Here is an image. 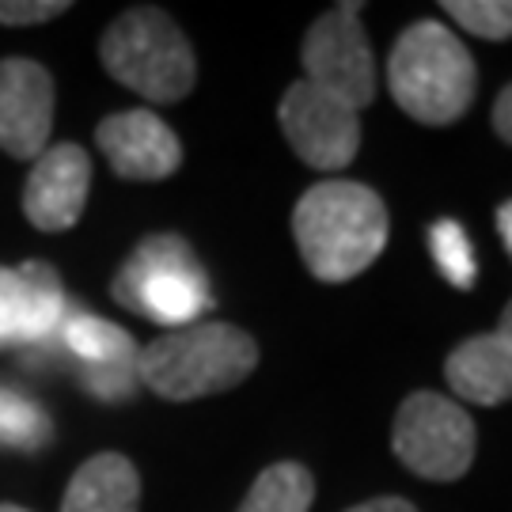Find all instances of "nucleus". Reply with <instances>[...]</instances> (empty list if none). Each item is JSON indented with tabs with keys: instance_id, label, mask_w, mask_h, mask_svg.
<instances>
[{
	"instance_id": "nucleus-21",
	"label": "nucleus",
	"mask_w": 512,
	"mask_h": 512,
	"mask_svg": "<svg viewBox=\"0 0 512 512\" xmlns=\"http://www.w3.org/2000/svg\"><path fill=\"white\" fill-rule=\"evenodd\" d=\"M23 277L19 270H4L0 266V349L23 346Z\"/></svg>"
},
{
	"instance_id": "nucleus-20",
	"label": "nucleus",
	"mask_w": 512,
	"mask_h": 512,
	"mask_svg": "<svg viewBox=\"0 0 512 512\" xmlns=\"http://www.w3.org/2000/svg\"><path fill=\"white\" fill-rule=\"evenodd\" d=\"M80 384H84V391H92L99 403H122V399H133V391L141 387L137 357L118 361V365H103V368H80Z\"/></svg>"
},
{
	"instance_id": "nucleus-7",
	"label": "nucleus",
	"mask_w": 512,
	"mask_h": 512,
	"mask_svg": "<svg viewBox=\"0 0 512 512\" xmlns=\"http://www.w3.org/2000/svg\"><path fill=\"white\" fill-rule=\"evenodd\" d=\"M357 12L361 4H338L323 12L304 35L300 61L311 88L361 114V107L376 99V57Z\"/></svg>"
},
{
	"instance_id": "nucleus-9",
	"label": "nucleus",
	"mask_w": 512,
	"mask_h": 512,
	"mask_svg": "<svg viewBox=\"0 0 512 512\" xmlns=\"http://www.w3.org/2000/svg\"><path fill=\"white\" fill-rule=\"evenodd\" d=\"M95 145L107 156L118 179L129 183H160L183 164V141L156 110H122L95 129Z\"/></svg>"
},
{
	"instance_id": "nucleus-10",
	"label": "nucleus",
	"mask_w": 512,
	"mask_h": 512,
	"mask_svg": "<svg viewBox=\"0 0 512 512\" xmlns=\"http://www.w3.org/2000/svg\"><path fill=\"white\" fill-rule=\"evenodd\" d=\"M54 129V80L27 57L0 61V148L16 160H38Z\"/></svg>"
},
{
	"instance_id": "nucleus-26",
	"label": "nucleus",
	"mask_w": 512,
	"mask_h": 512,
	"mask_svg": "<svg viewBox=\"0 0 512 512\" xmlns=\"http://www.w3.org/2000/svg\"><path fill=\"white\" fill-rule=\"evenodd\" d=\"M497 330H501L505 338H512V300L505 304V311H501V323H497Z\"/></svg>"
},
{
	"instance_id": "nucleus-12",
	"label": "nucleus",
	"mask_w": 512,
	"mask_h": 512,
	"mask_svg": "<svg viewBox=\"0 0 512 512\" xmlns=\"http://www.w3.org/2000/svg\"><path fill=\"white\" fill-rule=\"evenodd\" d=\"M444 380L459 406H501L512 399V338L501 330L459 342L444 361Z\"/></svg>"
},
{
	"instance_id": "nucleus-16",
	"label": "nucleus",
	"mask_w": 512,
	"mask_h": 512,
	"mask_svg": "<svg viewBox=\"0 0 512 512\" xmlns=\"http://www.w3.org/2000/svg\"><path fill=\"white\" fill-rule=\"evenodd\" d=\"M315 501V478L300 463H270L247 490L239 512H308Z\"/></svg>"
},
{
	"instance_id": "nucleus-22",
	"label": "nucleus",
	"mask_w": 512,
	"mask_h": 512,
	"mask_svg": "<svg viewBox=\"0 0 512 512\" xmlns=\"http://www.w3.org/2000/svg\"><path fill=\"white\" fill-rule=\"evenodd\" d=\"M69 12L65 0H31V4H12L0 0V23L4 27H31V23H46V19Z\"/></svg>"
},
{
	"instance_id": "nucleus-2",
	"label": "nucleus",
	"mask_w": 512,
	"mask_h": 512,
	"mask_svg": "<svg viewBox=\"0 0 512 512\" xmlns=\"http://www.w3.org/2000/svg\"><path fill=\"white\" fill-rule=\"evenodd\" d=\"M258 365V342L232 323H190L167 330L137 353V376L160 399L190 403L239 387Z\"/></svg>"
},
{
	"instance_id": "nucleus-13",
	"label": "nucleus",
	"mask_w": 512,
	"mask_h": 512,
	"mask_svg": "<svg viewBox=\"0 0 512 512\" xmlns=\"http://www.w3.org/2000/svg\"><path fill=\"white\" fill-rule=\"evenodd\" d=\"M137 505H141L137 467L118 452H99L76 467L61 512H137Z\"/></svg>"
},
{
	"instance_id": "nucleus-15",
	"label": "nucleus",
	"mask_w": 512,
	"mask_h": 512,
	"mask_svg": "<svg viewBox=\"0 0 512 512\" xmlns=\"http://www.w3.org/2000/svg\"><path fill=\"white\" fill-rule=\"evenodd\" d=\"M57 346L65 349L80 368L118 365V361H129V357L141 353L129 330L114 327L103 315H88V311H69Z\"/></svg>"
},
{
	"instance_id": "nucleus-3",
	"label": "nucleus",
	"mask_w": 512,
	"mask_h": 512,
	"mask_svg": "<svg viewBox=\"0 0 512 512\" xmlns=\"http://www.w3.org/2000/svg\"><path fill=\"white\" fill-rule=\"evenodd\" d=\"M387 84L414 122L452 126L475 103L478 69L471 50L440 19H418L395 38Z\"/></svg>"
},
{
	"instance_id": "nucleus-11",
	"label": "nucleus",
	"mask_w": 512,
	"mask_h": 512,
	"mask_svg": "<svg viewBox=\"0 0 512 512\" xmlns=\"http://www.w3.org/2000/svg\"><path fill=\"white\" fill-rule=\"evenodd\" d=\"M92 194V160L73 141L50 145L35 160L23 186V213L42 232L73 228Z\"/></svg>"
},
{
	"instance_id": "nucleus-18",
	"label": "nucleus",
	"mask_w": 512,
	"mask_h": 512,
	"mask_svg": "<svg viewBox=\"0 0 512 512\" xmlns=\"http://www.w3.org/2000/svg\"><path fill=\"white\" fill-rule=\"evenodd\" d=\"M429 251L437 258L440 274L448 277L456 289H471L475 285V251H471V239L463 232V224L456 220H437L433 228H429Z\"/></svg>"
},
{
	"instance_id": "nucleus-23",
	"label": "nucleus",
	"mask_w": 512,
	"mask_h": 512,
	"mask_svg": "<svg viewBox=\"0 0 512 512\" xmlns=\"http://www.w3.org/2000/svg\"><path fill=\"white\" fill-rule=\"evenodd\" d=\"M494 133L505 145H512V84L501 88V95H497L494 103Z\"/></svg>"
},
{
	"instance_id": "nucleus-27",
	"label": "nucleus",
	"mask_w": 512,
	"mask_h": 512,
	"mask_svg": "<svg viewBox=\"0 0 512 512\" xmlns=\"http://www.w3.org/2000/svg\"><path fill=\"white\" fill-rule=\"evenodd\" d=\"M0 512H31V509H19V505H0Z\"/></svg>"
},
{
	"instance_id": "nucleus-25",
	"label": "nucleus",
	"mask_w": 512,
	"mask_h": 512,
	"mask_svg": "<svg viewBox=\"0 0 512 512\" xmlns=\"http://www.w3.org/2000/svg\"><path fill=\"white\" fill-rule=\"evenodd\" d=\"M497 228H501V239H505L509 258H512V202H505L501 209H497Z\"/></svg>"
},
{
	"instance_id": "nucleus-1",
	"label": "nucleus",
	"mask_w": 512,
	"mask_h": 512,
	"mask_svg": "<svg viewBox=\"0 0 512 512\" xmlns=\"http://www.w3.org/2000/svg\"><path fill=\"white\" fill-rule=\"evenodd\" d=\"M387 205L376 190L349 179H327L300 194L293 236L311 277L342 285L365 274L387 247Z\"/></svg>"
},
{
	"instance_id": "nucleus-6",
	"label": "nucleus",
	"mask_w": 512,
	"mask_h": 512,
	"mask_svg": "<svg viewBox=\"0 0 512 512\" xmlns=\"http://www.w3.org/2000/svg\"><path fill=\"white\" fill-rule=\"evenodd\" d=\"M391 452L418 478L456 482L475 463V421L456 399H444L437 391H414L395 414Z\"/></svg>"
},
{
	"instance_id": "nucleus-14",
	"label": "nucleus",
	"mask_w": 512,
	"mask_h": 512,
	"mask_svg": "<svg viewBox=\"0 0 512 512\" xmlns=\"http://www.w3.org/2000/svg\"><path fill=\"white\" fill-rule=\"evenodd\" d=\"M23 277V346L19 349H35V353H50L57 349L61 327L69 319V300L61 289V277L46 266V262H23L19 266Z\"/></svg>"
},
{
	"instance_id": "nucleus-17",
	"label": "nucleus",
	"mask_w": 512,
	"mask_h": 512,
	"mask_svg": "<svg viewBox=\"0 0 512 512\" xmlns=\"http://www.w3.org/2000/svg\"><path fill=\"white\" fill-rule=\"evenodd\" d=\"M50 440V418L46 410L19 395L12 387H0V448L12 452H35Z\"/></svg>"
},
{
	"instance_id": "nucleus-24",
	"label": "nucleus",
	"mask_w": 512,
	"mask_h": 512,
	"mask_svg": "<svg viewBox=\"0 0 512 512\" xmlns=\"http://www.w3.org/2000/svg\"><path fill=\"white\" fill-rule=\"evenodd\" d=\"M346 512H418L410 501L403 497H372V501H361V505H353Z\"/></svg>"
},
{
	"instance_id": "nucleus-4",
	"label": "nucleus",
	"mask_w": 512,
	"mask_h": 512,
	"mask_svg": "<svg viewBox=\"0 0 512 512\" xmlns=\"http://www.w3.org/2000/svg\"><path fill=\"white\" fill-rule=\"evenodd\" d=\"M99 57L122 88L148 103H179L194 92L198 61L179 23L160 8H129L107 27Z\"/></svg>"
},
{
	"instance_id": "nucleus-8",
	"label": "nucleus",
	"mask_w": 512,
	"mask_h": 512,
	"mask_svg": "<svg viewBox=\"0 0 512 512\" xmlns=\"http://www.w3.org/2000/svg\"><path fill=\"white\" fill-rule=\"evenodd\" d=\"M281 133L289 137L293 152L315 171L349 167L361 148V118L346 103L330 99L327 92L311 88L308 80H296L277 107Z\"/></svg>"
},
{
	"instance_id": "nucleus-5",
	"label": "nucleus",
	"mask_w": 512,
	"mask_h": 512,
	"mask_svg": "<svg viewBox=\"0 0 512 512\" xmlns=\"http://www.w3.org/2000/svg\"><path fill=\"white\" fill-rule=\"evenodd\" d=\"M114 300L126 311H137L160 327H190L213 308L209 277L194 247L183 236H148L133 247L110 285Z\"/></svg>"
},
{
	"instance_id": "nucleus-19",
	"label": "nucleus",
	"mask_w": 512,
	"mask_h": 512,
	"mask_svg": "<svg viewBox=\"0 0 512 512\" xmlns=\"http://www.w3.org/2000/svg\"><path fill=\"white\" fill-rule=\"evenodd\" d=\"M440 12L486 42L512 38V0H444Z\"/></svg>"
}]
</instances>
